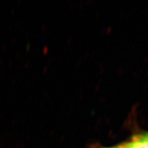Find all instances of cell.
I'll return each mask as SVG.
<instances>
[{
  "instance_id": "2",
  "label": "cell",
  "mask_w": 148,
  "mask_h": 148,
  "mask_svg": "<svg viewBox=\"0 0 148 148\" xmlns=\"http://www.w3.org/2000/svg\"><path fill=\"white\" fill-rule=\"evenodd\" d=\"M107 148H116L115 147H107Z\"/></svg>"
},
{
  "instance_id": "1",
  "label": "cell",
  "mask_w": 148,
  "mask_h": 148,
  "mask_svg": "<svg viewBox=\"0 0 148 148\" xmlns=\"http://www.w3.org/2000/svg\"><path fill=\"white\" fill-rule=\"evenodd\" d=\"M116 148H148V132L140 133Z\"/></svg>"
}]
</instances>
